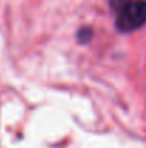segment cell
<instances>
[{
  "label": "cell",
  "mask_w": 146,
  "mask_h": 148,
  "mask_svg": "<svg viewBox=\"0 0 146 148\" xmlns=\"http://www.w3.org/2000/svg\"><path fill=\"white\" fill-rule=\"evenodd\" d=\"M109 6L120 32H133L146 23V0H109Z\"/></svg>",
  "instance_id": "1"
}]
</instances>
